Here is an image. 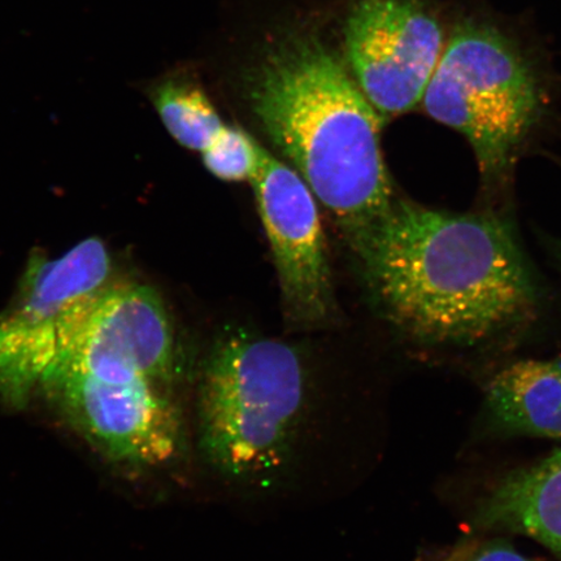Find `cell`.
<instances>
[{
    "mask_svg": "<svg viewBox=\"0 0 561 561\" xmlns=\"http://www.w3.org/2000/svg\"><path fill=\"white\" fill-rule=\"evenodd\" d=\"M391 324L437 345L494 339L537 310L539 286L507 217L403 201L351 243Z\"/></svg>",
    "mask_w": 561,
    "mask_h": 561,
    "instance_id": "1",
    "label": "cell"
},
{
    "mask_svg": "<svg viewBox=\"0 0 561 561\" xmlns=\"http://www.w3.org/2000/svg\"><path fill=\"white\" fill-rule=\"evenodd\" d=\"M251 108L351 243L394 203L381 151L383 116L311 34L290 35L251 79Z\"/></svg>",
    "mask_w": 561,
    "mask_h": 561,
    "instance_id": "2",
    "label": "cell"
},
{
    "mask_svg": "<svg viewBox=\"0 0 561 561\" xmlns=\"http://www.w3.org/2000/svg\"><path fill=\"white\" fill-rule=\"evenodd\" d=\"M307 377L286 343L224 336L210 351L199 386V440L216 469L264 479L285 466L304 410Z\"/></svg>",
    "mask_w": 561,
    "mask_h": 561,
    "instance_id": "3",
    "label": "cell"
},
{
    "mask_svg": "<svg viewBox=\"0 0 561 561\" xmlns=\"http://www.w3.org/2000/svg\"><path fill=\"white\" fill-rule=\"evenodd\" d=\"M547 243H549V250L552 256L556 257L561 265V240H549Z\"/></svg>",
    "mask_w": 561,
    "mask_h": 561,
    "instance_id": "15",
    "label": "cell"
},
{
    "mask_svg": "<svg viewBox=\"0 0 561 561\" xmlns=\"http://www.w3.org/2000/svg\"><path fill=\"white\" fill-rule=\"evenodd\" d=\"M434 561H533L507 539L485 537L468 539L451 547Z\"/></svg>",
    "mask_w": 561,
    "mask_h": 561,
    "instance_id": "14",
    "label": "cell"
},
{
    "mask_svg": "<svg viewBox=\"0 0 561 561\" xmlns=\"http://www.w3.org/2000/svg\"><path fill=\"white\" fill-rule=\"evenodd\" d=\"M473 522L485 531L531 538L561 561V450L497 481Z\"/></svg>",
    "mask_w": 561,
    "mask_h": 561,
    "instance_id": "10",
    "label": "cell"
},
{
    "mask_svg": "<svg viewBox=\"0 0 561 561\" xmlns=\"http://www.w3.org/2000/svg\"><path fill=\"white\" fill-rule=\"evenodd\" d=\"M261 213L280 291L293 321L318 324L332 313L331 270L318 205L298 172L259 147L254 178Z\"/></svg>",
    "mask_w": 561,
    "mask_h": 561,
    "instance_id": "8",
    "label": "cell"
},
{
    "mask_svg": "<svg viewBox=\"0 0 561 561\" xmlns=\"http://www.w3.org/2000/svg\"><path fill=\"white\" fill-rule=\"evenodd\" d=\"M65 362L128 368L168 389L175 376V347L163 299L150 286L114 280Z\"/></svg>",
    "mask_w": 561,
    "mask_h": 561,
    "instance_id": "9",
    "label": "cell"
},
{
    "mask_svg": "<svg viewBox=\"0 0 561 561\" xmlns=\"http://www.w3.org/2000/svg\"><path fill=\"white\" fill-rule=\"evenodd\" d=\"M423 104L434 121L468 139L489 186L506 181L542 107L538 77L496 27L466 21L442 53Z\"/></svg>",
    "mask_w": 561,
    "mask_h": 561,
    "instance_id": "4",
    "label": "cell"
},
{
    "mask_svg": "<svg viewBox=\"0 0 561 561\" xmlns=\"http://www.w3.org/2000/svg\"><path fill=\"white\" fill-rule=\"evenodd\" d=\"M256 140L236 126L224 125L205 151L202 152L207 170L217 179L229 182L251 181L257 170Z\"/></svg>",
    "mask_w": 561,
    "mask_h": 561,
    "instance_id": "13",
    "label": "cell"
},
{
    "mask_svg": "<svg viewBox=\"0 0 561 561\" xmlns=\"http://www.w3.org/2000/svg\"><path fill=\"white\" fill-rule=\"evenodd\" d=\"M153 104L170 135L188 150L205 151L226 125L207 95L193 83H164L157 90Z\"/></svg>",
    "mask_w": 561,
    "mask_h": 561,
    "instance_id": "12",
    "label": "cell"
},
{
    "mask_svg": "<svg viewBox=\"0 0 561 561\" xmlns=\"http://www.w3.org/2000/svg\"><path fill=\"white\" fill-rule=\"evenodd\" d=\"M483 411L501 436L561 439V356L497 371L486 386Z\"/></svg>",
    "mask_w": 561,
    "mask_h": 561,
    "instance_id": "11",
    "label": "cell"
},
{
    "mask_svg": "<svg viewBox=\"0 0 561 561\" xmlns=\"http://www.w3.org/2000/svg\"><path fill=\"white\" fill-rule=\"evenodd\" d=\"M41 389L98 451L122 465L161 466L180 450L178 410L167 389L139 371L60 364Z\"/></svg>",
    "mask_w": 561,
    "mask_h": 561,
    "instance_id": "6",
    "label": "cell"
},
{
    "mask_svg": "<svg viewBox=\"0 0 561 561\" xmlns=\"http://www.w3.org/2000/svg\"><path fill=\"white\" fill-rule=\"evenodd\" d=\"M444 48V27L424 0H356L348 13L351 70L383 117L423 102Z\"/></svg>",
    "mask_w": 561,
    "mask_h": 561,
    "instance_id": "7",
    "label": "cell"
},
{
    "mask_svg": "<svg viewBox=\"0 0 561 561\" xmlns=\"http://www.w3.org/2000/svg\"><path fill=\"white\" fill-rule=\"evenodd\" d=\"M110 251L89 238L67 254L34 256L15 304L0 318V398L23 405L79 339L114 283Z\"/></svg>",
    "mask_w": 561,
    "mask_h": 561,
    "instance_id": "5",
    "label": "cell"
}]
</instances>
